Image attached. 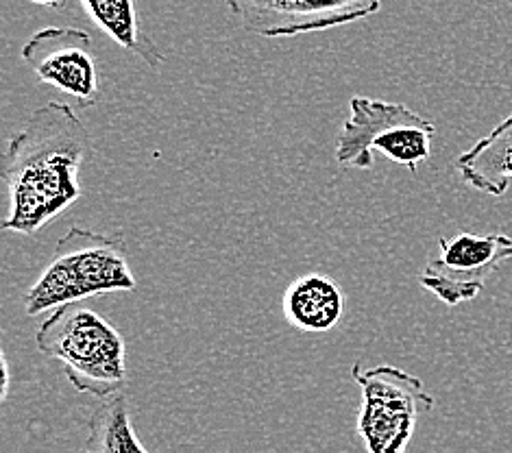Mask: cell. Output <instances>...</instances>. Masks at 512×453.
Instances as JSON below:
<instances>
[{
	"mask_svg": "<svg viewBox=\"0 0 512 453\" xmlns=\"http://www.w3.org/2000/svg\"><path fill=\"white\" fill-rule=\"evenodd\" d=\"M92 155V140L75 109L46 103L11 138L3 181L9 190L5 231L35 236L81 197L79 170Z\"/></svg>",
	"mask_w": 512,
	"mask_h": 453,
	"instance_id": "cell-1",
	"label": "cell"
},
{
	"mask_svg": "<svg viewBox=\"0 0 512 453\" xmlns=\"http://www.w3.org/2000/svg\"><path fill=\"white\" fill-rule=\"evenodd\" d=\"M136 286L123 238L75 225L57 240L51 262L24 295V310L35 316L105 292H131Z\"/></svg>",
	"mask_w": 512,
	"mask_h": 453,
	"instance_id": "cell-2",
	"label": "cell"
},
{
	"mask_svg": "<svg viewBox=\"0 0 512 453\" xmlns=\"http://www.w3.org/2000/svg\"><path fill=\"white\" fill-rule=\"evenodd\" d=\"M46 358L62 364L75 390L107 399L127 386L125 338L99 312L81 303L53 310L35 334Z\"/></svg>",
	"mask_w": 512,
	"mask_h": 453,
	"instance_id": "cell-3",
	"label": "cell"
},
{
	"mask_svg": "<svg viewBox=\"0 0 512 453\" xmlns=\"http://www.w3.org/2000/svg\"><path fill=\"white\" fill-rule=\"evenodd\" d=\"M434 136L432 122L406 105L353 96L349 118L336 140V162L345 168L371 170L375 166L373 151H380L414 175L419 164L430 159Z\"/></svg>",
	"mask_w": 512,
	"mask_h": 453,
	"instance_id": "cell-4",
	"label": "cell"
},
{
	"mask_svg": "<svg viewBox=\"0 0 512 453\" xmlns=\"http://www.w3.org/2000/svg\"><path fill=\"white\" fill-rule=\"evenodd\" d=\"M360 386L362 406L358 434L367 453H406L419 416L434 408V397L423 382L397 366L380 364L367 369L360 362L351 369Z\"/></svg>",
	"mask_w": 512,
	"mask_h": 453,
	"instance_id": "cell-5",
	"label": "cell"
},
{
	"mask_svg": "<svg viewBox=\"0 0 512 453\" xmlns=\"http://www.w3.org/2000/svg\"><path fill=\"white\" fill-rule=\"evenodd\" d=\"M242 31L262 38H297L367 20L382 0H225Z\"/></svg>",
	"mask_w": 512,
	"mask_h": 453,
	"instance_id": "cell-6",
	"label": "cell"
},
{
	"mask_svg": "<svg viewBox=\"0 0 512 453\" xmlns=\"http://www.w3.org/2000/svg\"><path fill=\"white\" fill-rule=\"evenodd\" d=\"M436 257L425 264L419 284L449 308L473 301L484 290L495 268L512 257V238L506 234H458L438 240Z\"/></svg>",
	"mask_w": 512,
	"mask_h": 453,
	"instance_id": "cell-7",
	"label": "cell"
},
{
	"mask_svg": "<svg viewBox=\"0 0 512 453\" xmlns=\"http://www.w3.org/2000/svg\"><path fill=\"white\" fill-rule=\"evenodd\" d=\"M22 59L42 83L81 105L99 101V72L92 55V40L83 29L46 27L22 46Z\"/></svg>",
	"mask_w": 512,
	"mask_h": 453,
	"instance_id": "cell-8",
	"label": "cell"
},
{
	"mask_svg": "<svg viewBox=\"0 0 512 453\" xmlns=\"http://www.w3.org/2000/svg\"><path fill=\"white\" fill-rule=\"evenodd\" d=\"M286 321L306 334H323L334 329L345 314V295L332 277L310 273L297 277L282 299Z\"/></svg>",
	"mask_w": 512,
	"mask_h": 453,
	"instance_id": "cell-9",
	"label": "cell"
},
{
	"mask_svg": "<svg viewBox=\"0 0 512 453\" xmlns=\"http://www.w3.org/2000/svg\"><path fill=\"white\" fill-rule=\"evenodd\" d=\"M456 170L469 188L502 197L512 181V114L462 153Z\"/></svg>",
	"mask_w": 512,
	"mask_h": 453,
	"instance_id": "cell-10",
	"label": "cell"
},
{
	"mask_svg": "<svg viewBox=\"0 0 512 453\" xmlns=\"http://www.w3.org/2000/svg\"><path fill=\"white\" fill-rule=\"evenodd\" d=\"M85 18L120 48L140 57L149 68L162 66L166 57L140 29L136 0H79Z\"/></svg>",
	"mask_w": 512,
	"mask_h": 453,
	"instance_id": "cell-11",
	"label": "cell"
},
{
	"mask_svg": "<svg viewBox=\"0 0 512 453\" xmlns=\"http://www.w3.org/2000/svg\"><path fill=\"white\" fill-rule=\"evenodd\" d=\"M83 453H149L133 427L131 403L123 393L101 399L88 423Z\"/></svg>",
	"mask_w": 512,
	"mask_h": 453,
	"instance_id": "cell-12",
	"label": "cell"
},
{
	"mask_svg": "<svg viewBox=\"0 0 512 453\" xmlns=\"http://www.w3.org/2000/svg\"><path fill=\"white\" fill-rule=\"evenodd\" d=\"M0 373H3V401L7 399V395H9V384H11V377H9V364H7V358H5V353H0Z\"/></svg>",
	"mask_w": 512,
	"mask_h": 453,
	"instance_id": "cell-13",
	"label": "cell"
},
{
	"mask_svg": "<svg viewBox=\"0 0 512 453\" xmlns=\"http://www.w3.org/2000/svg\"><path fill=\"white\" fill-rule=\"evenodd\" d=\"M31 3H33V5H40V7H48V9L62 11V9H66L68 0H31Z\"/></svg>",
	"mask_w": 512,
	"mask_h": 453,
	"instance_id": "cell-14",
	"label": "cell"
}]
</instances>
